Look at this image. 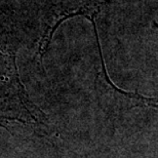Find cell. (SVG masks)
<instances>
[{"label": "cell", "mask_w": 158, "mask_h": 158, "mask_svg": "<svg viewBox=\"0 0 158 158\" xmlns=\"http://www.w3.org/2000/svg\"><path fill=\"white\" fill-rule=\"evenodd\" d=\"M43 116L21 83L15 55L0 49V119L38 122Z\"/></svg>", "instance_id": "1"}, {"label": "cell", "mask_w": 158, "mask_h": 158, "mask_svg": "<svg viewBox=\"0 0 158 158\" xmlns=\"http://www.w3.org/2000/svg\"><path fill=\"white\" fill-rule=\"evenodd\" d=\"M105 3L106 0H56L44 17L42 36L38 46L40 61L48 48L53 33L63 22L76 15H84L94 21Z\"/></svg>", "instance_id": "2"}, {"label": "cell", "mask_w": 158, "mask_h": 158, "mask_svg": "<svg viewBox=\"0 0 158 158\" xmlns=\"http://www.w3.org/2000/svg\"><path fill=\"white\" fill-rule=\"evenodd\" d=\"M97 94L101 105L107 112L124 113L137 107H154L156 108L155 98H147L137 93H127L119 89L112 83L108 74L103 68L98 75Z\"/></svg>", "instance_id": "3"}]
</instances>
